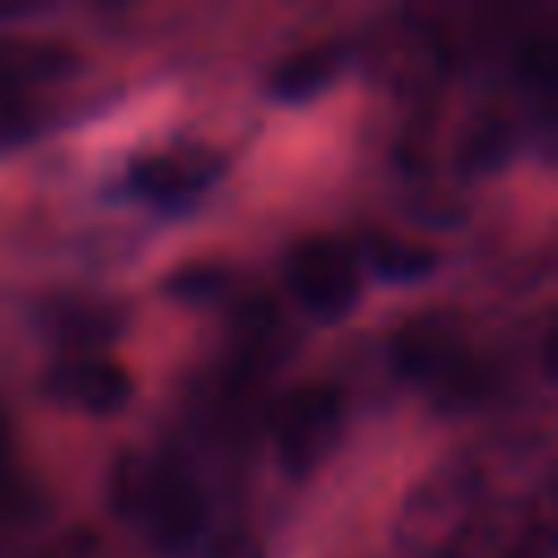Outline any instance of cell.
<instances>
[{"instance_id":"obj_1","label":"cell","mask_w":558,"mask_h":558,"mask_svg":"<svg viewBox=\"0 0 558 558\" xmlns=\"http://www.w3.org/2000/svg\"><path fill=\"white\" fill-rule=\"evenodd\" d=\"M109 501L144 541L161 549H183L209 523L205 484L166 453H122L109 471Z\"/></svg>"},{"instance_id":"obj_2","label":"cell","mask_w":558,"mask_h":558,"mask_svg":"<svg viewBox=\"0 0 558 558\" xmlns=\"http://www.w3.org/2000/svg\"><path fill=\"white\" fill-rule=\"evenodd\" d=\"M70 70V48L0 39V148H17L57 122L52 83H61Z\"/></svg>"},{"instance_id":"obj_3","label":"cell","mask_w":558,"mask_h":558,"mask_svg":"<svg viewBox=\"0 0 558 558\" xmlns=\"http://www.w3.org/2000/svg\"><path fill=\"white\" fill-rule=\"evenodd\" d=\"M392 357L405 371V379L436 392L440 401H466L471 392L484 388L480 349L449 314H427L401 327L392 340Z\"/></svg>"},{"instance_id":"obj_4","label":"cell","mask_w":558,"mask_h":558,"mask_svg":"<svg viewBox=\"0 0 558 558\" xmlns=\"http://www.w3.org/2000/svg\"><path fill=\"white\" fill-rule=\"evenodd\" d=\"M349 432V405L344 392L331 384H301L292 388L270 418V440H275V458L288 475H314L340 445Z\"/></svg>"},{"instance_id":"obj_5","label":"cell","mask_w":558,"mask_h":558,"mask_svg":"<svg viewBox=\"0 0 558 558\" xmlns=\"http://www.w3.org/2000/svg\"><path fill=\"white\" fill-rule=\"evenodd\" d=\"M288 288L318 318H344L362 296V262L336 235H305L288 248Z\"/></svg>"},{"instance_id":"obj_6","label":"cell","mask_w":558,"mask_h":558,"mask_svg":"<svg viewBox=\"0 0 558 558\" xmlns=\"http://www.w3.org/2000/svg\"><path fill=\"white\" fill-rule=\"evenodd\" d=\"M48 392L83 414H113L131 401V371L109 353H65L48 371Z\"/></svg>"},{"instance_id":"obj_7","label":"cell","mask_w":558,"mask_h":558,"mask_svg":"<svg viewBox=\"0 0 558 558\" xmlns=\"http://www.w3.org/2000/svg\"><path fill=\"white\" fill-rule=\"evenodd\" d=\"M218 179V161L205 148H157L131 161V187L166 209L192 205Z\"/></svg>"},{"instance_id":"obj_8","label":"cell","mask_w":558,"mask_h":558,"mask_svg":"<svg viewBox=\"0 0 558 558\" xmlns=\"http://www.w3.org/2000/svg\"><path fill=\"white\" fill-rule=\"evenodd\" d=\"M340 70H344V52H340L336 44H310V48L288 52V57L270 70V92H275L279 100L296 105V100H310V96L327 92Z\"/></svg>"},{"instance_id":"obj_9","label":"cell","mask_w":558,"mask_h":558,"mask_svg":"<svg viewBox=\"0 0 558 558\" xmlns=\"http://www.w3.org/2000/svg\"><path fill=\"white\" fill-rule=\"evenodd\" d=\"M35 506V493H31V480L22 475V462H17V449H13V432L0 414V519H17Z\"/></svg>"},{"instance_id":"obj_10","label":"cell","mask_w":558,"mask_h":558,"mask_svg":"<svg viewBox=\"0 0 558 558\" xmlns=\"http://www.w3.org/2000/svg\"><path fill=\"white\" fill-rule=\"evenodd\" d=\"M375 262L388 275H418L432 266V253L418 244H384V248H375Z\"/></svg>"},{"instance_id":"obj_11","label":"cell","mask_w":558,"mask_h":558,"mask_svg":"<svg viewBox=\"0 0 558 558\" xmlns=\"http://www.w3.org/2000/svg\"><path fill=\"white\" fill-rule=\"evenodd\" d=\"M209 558H266V549H262L253 536L231 532V536H222V541L214 545V554H209Z\"/></svg>"}]
</instances>
